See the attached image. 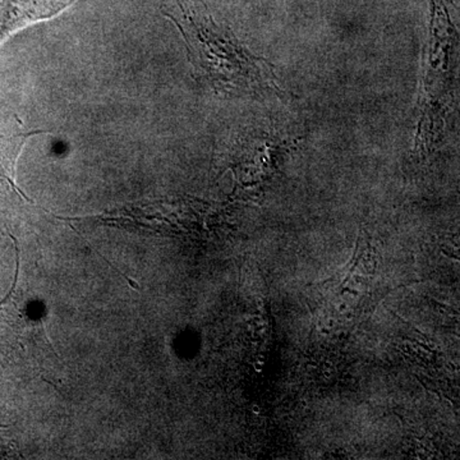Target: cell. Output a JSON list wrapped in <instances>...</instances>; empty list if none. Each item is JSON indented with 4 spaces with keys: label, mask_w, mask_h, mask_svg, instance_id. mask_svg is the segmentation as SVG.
I'll return each instance as SVG.
<instances>
[{
    "label": "cell",
    "mask_w": 460,
    "mask_h": 460,
    "mask_svg": "<svg viewBox=\"0 0 460 460\" xmlns=\"http://www.w3.org/2000/svg\"><path fill=\"white\" fill-rule=\"evenodd\" d=\"M39 131H27L16 114L0 107V189L9 187L17 192L14 169L26 141Z\"/></svg>",
    "instance_id": "277c9868"
},
{
    "label": "cell",
    "mask_w": 460,
    "mask_h": 460,
    "mask_svg": "<svg viewBox=\"0 0 460 460\" xmlns=\"http://www.w3.org/2000/svg\"><path fill=\"white\" fill-rule=\"evenodd\" d=\"M75 0H0V44L23 27L49 20Z\"/></svg>",
    "instance_id": "3957f363"
},
{
    "label": "cell",
    "mask_w": 460,
    "mask_h": 460,
    "mask_svg": "<svg viewBox=\"0 0 460 460\" xmlns=\"http://www.w3.org/2000/svg\"><path fill=\"white\" fill-rule=\"evenodd\" d=\"M459 90L460 32L444 0H429L414 132V150L420 159L431 156L440 147Z\"/></svg>",
    "instance_id": "7a4b0ae2"
},
{
    "label": "cell",
    "mask_w": 460,
    "mask_h": 460,
    "mask_svg": "<svg viewBox=\"0 0 460 460\" xmlns=\"http://www.w3.org/2000/svg\"><path fill=\"white\" fill-rule=\"evenodd\" d=\"M164 16L180 30L196 78L224 95L280 93L274 66L217 22L201 0H175Z\"/></svg>",
    "instance_id": "6da1fadb"
}]
</instances>
